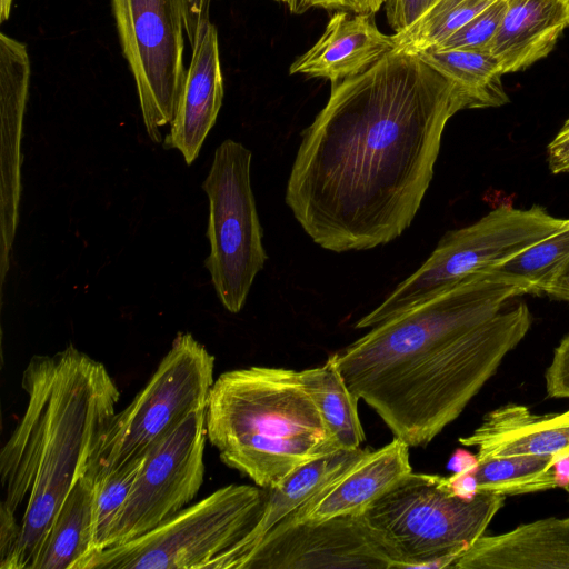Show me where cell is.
Returning <instances> with one entry per match:
<instances>
[{
  "label": "cell",
  "mask_w": 569,
  "mask_h": 569,
  "mask_svg": "<svg viewBox=\"0 0 569 569\" xmlns=\"http://www.w3.org/2000/svg\"><path fill=\"white\" fill-rule=\"evenodd\" d=\"M298 377L338 446L345 450L360 448L365 432L358 415L359 399L345 382L335 357L330 355L320 367L298 371Z\"/></svg>",
  "instance_id": "obj_22"
},
{
  "label": "cell",
  "mask_w": 569,
  "mask_h": 569,
  "mask_svg": "<svg viewBox=\"0 0 569 569\" xmlns=\"http://www.w3.org/2000/svg\"><path fill=\"white\" fill-rule=\"evenodd\" d=\"M506 10L507 0H495L472 20L433 49L489 50Z\"/></svg>",
  "instance_id": "obj_28"
},
{
  "label": "cell",
  "mask_w": 569,
  "mask_h": 569,
  "mask_svg": "<svg viewBox=\"0 0 569 569\" xmlns=\"http://www.w3.org/2000/svg\"><path fill=\"white\" fill-rule=\"evenodd\" d=\"M417 56L441 76L459 84L471 98L472 109L508 103L501 68L489 50L429 49Z\"/></svg>",
  "instance_id": "obj_23"
},
{
  "label": "cell",
  "mask_w": 569,
  "mask_h": 569,
  "mask_svg": "<svg viewBox=\"0 0 569 569\" xmlns=\"http://www.w3.org/2000/svg\"><path fill=\"white\" fill-rule=\"evenodd\" d=\"M223 77L218 32L212 22L198 31L166 149L179 150L187 164L198 157L223 101Z\"/></svg>",
  "instance_id": "obj_13"
},
{
  "label": "cell",
  "mask_w": 569,
  "mask_h": 569,
  "mask_svg": "<svg viewBox=\"0 0 569 569\" xmlns=\"http://www.w3.org/2000/svg\"><path fill=\"white\" fill-rule=\"evenodd\" d=\"M30 60L27 46L0 34V113L2 144L1 212L18 216L20 198V138L28 100Z\"/></svg>",
  "instance_id": "obj_20"
},
{
  "label": "cell",
  "mask_w": 569,
  "mask_h": 569,
  "mask_svg": "<svg viewBox=\"0 0 569 569\" xmlns=\"http://www.w3.org/2000/svg\"><path fill=\"white\" fill-rule=\"evenodd\" d=\"M569 226V218L545 208L501 206L475 223L448 231L430 257L355 328H372L453 287L463 278L487 271Z\"/></svg>",
  "instance_id": "obj_6"
},
{
  "label": "cell",
  "mask_w": 569,
  "mask_h": 569,
  "mask_svg": "<svg viewBox=\"0 0 569 569\" xmlns=\"http://www.w3.org/2000/svg\"><path fill=\"white\" fill-rule=\"evenodd\" d=\"M553 471L557 487H567L569 485V453L555 462Z\"/></svg>",
  "instance_id": "obj_37"
},
{
  "label": "cell",
  "mask_w": 569,
  "mask_h": 569,
  "mask_svg": "<svg viewBox=\"0 0 569 569\" xmlns=\"http://www.w3.org/2000/svg\"><path fill=\"white\" fill-rule=\"evenodd\" d=\"M252 153L242 143L224 140L216 150L202 188L209 199L204 267L222 306L239 312L267 253L250 180Z\"/></svg>",
  "instance_id": "obj_9"
},
{
  "label": "cell",
  "mask_w": 569,
  "mask_h": 569,
  "mask_svg": "<svg viewBox=\"0 0 569 569\" xmlns=\"http://www.w3.org/2000/svg\"><path fill=\"white\" fill-rule=\"evenodd\" d=\"M411 471L409 446L393 437L389 443L378 450H369L340 478L273 528L306 521L318 522L339 516L360 515Z\"/></svg>",
  "instance_id": "obj_14"
},
{
  "label": "cell",
  "mask_w": 569,
  "mask_h": 569,
  "mask_svg": "<svg viewBox=\"0 0 569 569\" xmlns=\"http://www.w3.org/2000/svg\"><path fill=\"white\" fill-rule=\"evenodd\" d=\"M563 489H565V490L568 492V495H569V485H568L567 487H565Z\"/></svg>",
  "instance_id": "obj_39"
},
{
  "label": "cell",
  "mask_w": 569,
  "mask_h": 569,
  "mask_svg": "<svg viewBox=\"0 0 569 569\" xmlns=\"http://www.w3.org/2000/svg\"><path fill=\"white\" fill-rule=\"evenodd\" d=\"M438 0H386L385 9L390 28L401 32L415 23Z\"/></svg>",
  "instance_id": "obj_30"
},
{
  "label": "cell",
  "mask_w": 569,
  "mask_h": 569,
  "mask_svg": "<svg viewBox=\"0 0 569 569\" xmlns=\"http://www.w3.org/2000/svg\"><path fill=\"white\" fill-rule=\"evenodd\" d=\"M207 437L228 467L264 489L341 448L298 371L252 366L221 373L206 408Z\"/></svg>",
  "instance_id": "obj_4"
},
{
  "label": "cell",
  "mask_w": 569,
  "mask_h": 569,
  "mask_svg": "<svg viewBox=\"0 0 569 569\" xmlns=\"http://www.w3.org/2000/svg\"><path fill=\"white\" fill-rule=\"evenodd\" d=\"M505 496L467 500L449 492L441 476L409 472L361 513L381 537L397 568H450L485 535Z\"/></svg>",
  "instance_id": "obj_5"
},
{
  "label": "cell",
  "mask_w": 569,
  "mask_h": 569,
  "mask_svg": "<svg viewBox=\"0 0 569 569\" xmlns=\"http://www.w3.org/2000/svg\"><path fill=\"white\" fill-rule=\"evenodd\" d=\"M206 409L192 412L148 455L116 517L107 547L152 530L184 508L204 477Z\"/></svg>",
  "instance_id": "obj_11"
},
{
  "label": "cell",
  "mask_w": 569,
  "mask_h": 569,
  "mask_svg": "<svg viewBox=\"0 0 569 569\" xmlns=\"http://www.w3.org/2000/svg\"><path fill=\"white\" fill-rule=\"evenodd\" d=\"M214 357L191 333L179 332L146 386L117 412L96 453V479L148 455L194 411L207 408Z\"/></svg>",
  "instance_id": "obj_8"
},
{
  "label": "cell",
  "mask_w": 569,
  "mask_h": 569,
  "mask_svg": "<svg viewBox=\"0 0 569 569\" xmlns=\"http://www.w3.org/2000/svg\"><path fill=\"white\" fill-rule=\"evenodd\" d=\"M479 465L477 455L465 449H457L451 456L448 468L455 472L475 471Z\"/></svg>",
  "instance_id": "obj_35"
},
{
  "label": "cell",
  "mask_w": 569,
  "mask_h": 569,
  "mask_svg": "<svg viewBox=\"0 0 569 569\" xmlns=\"http://www.w3.org/2000/svg\"><path fill=\"white\" fill-rule=\"evenodd\" d=\"M386 0H297L293 13L318 7L326 10L348 11L352 13L376 14Z\"/></svg>",
  "instance_id": "obj_31"
},
{
  "label": "cell",
  "mask_w": 569,
  "mask_h": 569,
  "mask_svg": "<svg viewBox=\"0 0 569 569\" xmlns=\"http://www.w3.org/2000/svg\"><path fill=\"white\" fill-rule=\"evenodd\" d=\"M393 50V37L378 29L373 14L337 11L319 40L292 62L289 73L337 82L362 73Z\"/></svg>",
  "instance_id": "obj_15"
},
{
  "label": "cell",
  "mask_w": 569,
  "mask_h": 569,
  "mask_svg": "<svg viewBox=\"0 0 569 569\" xmlns=\"http://www.w3.org/2000/svg\"><path fill=\"white\" fill-rule=\"evenodd\" d=\"M267 490L229 485L126 543L92 555L82 569H203L261 518Z\"/></svg>",
  "instance_id": "obj_7"
},
{
  "label": "cell",
  "mask_w": 569,
  "mask_h": 569,
  "mask_svg": "<svg viewBox=\"0 0 569 569\" xmlns=\"http://www.w3.org/2000/svg\"><path fill=\"white\" fill-rule=\"evenodd\" d=\"M469 94L417 54L390 52L331 82L301 133L286 203L319 247L347 252L395 240L411 224L433 177L449 119Z\"/></svg>",
  "instance_id": "obj_1"
},
{
  "label": "cell",
  "mask_w": 569,
  "mask_h": 569,
  "mask_svg": "<svg viewBox=\"0 0 569 569\" xmlns=\"http://www.w3.org/2000/svg\"><path fill=\"white\" fill-rule=\"evenodd\" d=\"M441 483L449 492L462 499L470 500L479 493L473 471L455 472L450 477L441 476Z\"/></svg>",
  "instance_id": "obj_34"
},
{
  "label": "cell",
  "mask_w": 569,
  "mask_h": 569,
  "mask_svg": "<svg viewBox=\"0 0 569 569\" xmlns=\"http://www.w3.org/2000/svg\"><path fill=\"white\" fill-rule=\"evenodd\" d=\"M210 0H183L184 30L192 48L198 31L208 23Z\"/></svg>",
  "instance_id": "obj_33"
},
{
  "label": "cell",
  "mask_w": 569,
  "mask_h": 569,
  "mask_svg": "<svg viewBox=\"0 0 569 569\" xmlns=\"http://www.w3.org/2000/svg\"><path fill=\"white\" fill-rule=\"evenodd\" d=\"M24 411L0 452V507L20 519L10 569H30L74 485L88 475L120 398L107 368L69 345L22 372Z\"/></svg>",
  "instance_id": "obj_3"
},
{
  "label": "cell",
  "mask_w": 569,
  "mask_h": 569,
  "mask_svg": "<svg viewBox=\"0 0 569 569\" xmlns=\"http://www.w3.org/2000/svg\"><path fill=\"white\" fill-rule=\"evenodd\" d=\"M455 569H569V517H549L503 533L481 536Z\"/></svg>",
  "instance_id": "obj_16"
},
{
  "label": "cell",
  "mask_w": 569,
  "mask_h": 569,
  "mask_svg": "<svg viewBox=\"0 0 569 569\" xmlns=\"http://www.w3.org/2000/svg\"><path fill=\"white\" fill-rule=\"evenodd\" d=\"M493 1L438 0L409 28L392 34V52L418 54L438 47Z\"/></svg>",
  "instance_id": "obj_26"
},
{
  "label": "cell",
  "mask_w": 569,
  "mask_h": 569,
  "mask_svg": "<svg viewBox=\"0 0 569 569\" xmlns=\"http://www.w3.org/2000/svg\"><path fill=\"white\" fill-rule=\"evenodd\" d=\"M117 31L151 141L171 123L183 87V0H111Z\"/></svg>",
  "instance_id": "obj_10"
},
{
  "label": "cell",
  "mask_w": 569,
  "mask_h": 569,
  "mask_svg": "<svg viewBox=\"0 0 569 569\" xmlns=\"http://www.w3.org/2000/svg\"><path fill=\"white\" fill-rule=\"evenodd\" d=\"M368 451L361 448L338 450L297 468L280 483L266 489L263 511L254 528L236 546L211 560L206 568L236 569L273 527L340 478Z\"/></svg>",
  "instance_id": "obj_18"
},
{
  "label": "cell",
  "mask_w": 569,
  "mask_h": 569,
  "mask_svg": "<svg viewBox=\"0 0 569 569\" xmlns=\"http://www.w3.org/2000/svg\"><path fill=\"white\" fill-rule=\"evenodd\" d=\"M144 458L146 456L93 479L92 555L106 549L116 517L131 491Z\"/></svg>",
  "instance_id": "obj_27"
},
{
  "label": "cell",
  "mask_w": 569,
  "mask_h": 569,
  "mask_svg": "<svg viewBox=\"0 0 569 569\" xmlns=\"http://www.w3.org/2000/svg\"><path fill=\"white\" fill-rule=\"evenodd\" d=\"M459 442L477 448L478 461L539 455L558 459L569 453V410L537 415L523 405L508 403L489 411Z\"/></svg>",
  "instance_id": "obj_17"
},
{
  "label": "cell",
  "mask_w": 569,
  "mask_h": 569,
  "mask_svg": "<svg viewBox=\"0 0 569 569\" xmlns=\"http://www.w3.org/2000/svg\"><path fill=\"white\" fill-rule=\"evenodd\" d=\"M93 553V477L83 476L61 505L30 569H81Z\"/></svg>",
  "instance_id": "obj_21"
},
{
  "label": "cell",
  "mask_w": 569,
  "mask_h": 569,
  "mask_svg": "<svg viewBox=\"0 0 569 569\" xmlns=\"http://www.w3.org/2000/svg\"><path fill=\"white\" fill-rule=\"evenodd\" d=\"M276 1L286 3L289 7L291 12L293 11L296 3H297V0H276Z\"/></svg>",
  "instance_id": "obj_38"
},
{
  "label": "cell",
  "mask_w": 569,
  "mask_h": 569,
  "mask_svg": "<svg viewBox=\"0 0 569 569\" xmlns=\"http://www.w3.org/2000/svg\"><path fill=\"white\" fill-rule=\"evenodd\" d=\"M523 288L491 271L392 317L332 353L350 391L409 447L456 420L528 333Z\"/></svg>",
  "instance_id": "obj_2"
},
{
  "label": "cell",
  "mask_w": 569,
  "mask_h": 569,
  "mask_svg": "<svg viewBox=\"0 0 569 569\" xmlns=\"http://www.w3.org/2000/svg\"><path fill=\"white\" fill-rule=\"evenodd\" d=\"M546 392L550 398H569V335L553 351V357L545 372Z\"/></svg>",
  "instance_id": "obj_29"
},
{
  "label": "cell",
  "mask_w": 569,
  "mask_h": 569,
  "mask_svg": "<svg viewBox=\"0 0 569 569\" xmlns=\"http://www.w3.org/2000/svg\"><path fill=\"white\" fill-rule=\"evenodd\" d=\"M568 263L569 226L489 271L517 283L526 295H546Z\"/></svg>",
  "instance_id": "obj_25"
},
{
  "label": "cell",
  "mask_w": 569,
  "mask_h": 569,
  "mask_svg": "<svg viewBox=\"0 0 569 569\" xmlns=\"http://www.w3.org/2000/svg\"><path fill=\"white\" fill-rule=\"evenodd\" d=\"M569 28V0H507L489 51L502 74L527 69L547 57Z\"/></svg>",
  "instance_id": "obj_19"
},
{
  "label": "cell",
  "mask_w": 569,
  "mask_h": 569,
  "mask_svg": "<svg viewBox=\"0 0 569 569\" xmlns=\"http://www.w3.org/2000/svg\"><path fill=\"white\" fill-rule=\"evenodd\" d=\"M546 295L551 299L569 302V263Z\"/></svg>",
  "instance_id": "obj_36"
},
{
  "label": "cell",
  "mask_w": 569,
  "mask_h": 569,
  "mask_svg": "<svg viewBox=\"0 0 569 569\" xmlns=\"http://www.w3.org/2000/svg\"><path fill=\"white\" fill-rule=\"evenodd\" d=\"M397 568L362 515L272 528L236 569Z\"/></svg>",
  "instance_id": "obj_12"
},
{
  "label": "cell",
  "mask_w": 569,
  "mask_h": 569,
  "mask_svg": "<svg viewBox=\"0 0 569 569\" xmlns=\"http://www.w3.org/2000/svg\"><path fill=\"white\" fill-rule=\"evenodd\" d=\"M547 162L553 174L569 173V118L547 146Z\"/></svg>",
  "instance_id": "obj_32"
},
{
  "label": "cell",
  "mask_w": 569,
  "mask_h": 569,
  "mask_svg": "<svg viewBox=\"0 0 569 569\" xmlns=\"http://www.w3.org/2000/svg\"><path fill=\"white\" fill-rule=\"evenodd\" d=\"M553 456L522 455L489 458L473 471L479 493L526 495L557 488Z\"/></svg>",
  "instance_id": "obj_24"
}]
</instances>
